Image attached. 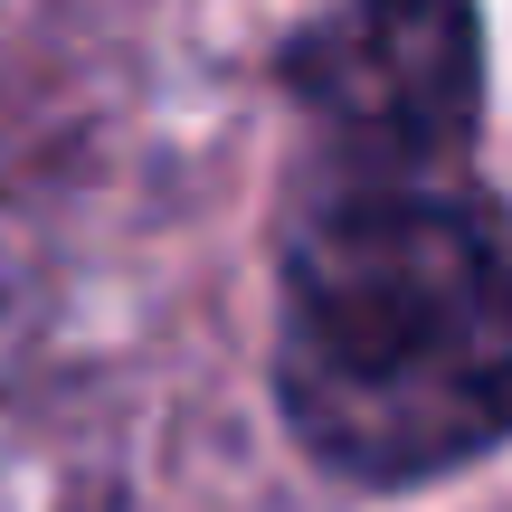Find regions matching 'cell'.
Listing matches in <instances>:
<instances>
[{"label": "cell", "mask_w": 512, "mask_h": 512, "mask_svg": "<svg viewBox=\"0 0 512 512\" xmlns=\"http://www.w3.org/2000/svg\"><path fill=\"white\" fill-rule=\"evenodd\" d=\"M285 86L342 143L380 162H427L465 143L484 95V48L465 0H342L285 48Z\"/></svg>", "instance_id": "cell-2"}, {"label": "cell", "mask_w": 512, "mask_h": 512, "mask_svg": "<svg viewBox=\"0 0 512 512\" xmlns=\"http://www.w3.org/2000/svg\"><path fill=\"white\" fill-rule=\"evenodd\" d=\"M275 399L361 484H418L512 437V219L427 181L313 209L285 247Z\"/></svg>", "instance_id": "cell-1"}]
</instances>
